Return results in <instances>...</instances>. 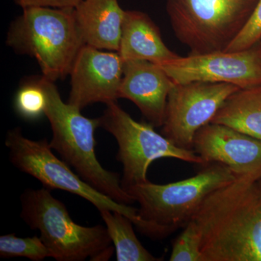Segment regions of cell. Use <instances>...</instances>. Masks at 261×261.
<instances>
[{"mask_svg": "<svg viewBox=\"0 0 261 261\" xmlns=\"http://www.w3.org/2000/svg\"><path fill=\"white\" fill-rule=\"evenodd\" d=\"M0 256L3 258L22 257L41 261L50 257V254L40 237L22 238L9 233L0 237Z\"/></svg>", "mask_w": 261, "mask_h": 261, "instance_id": "18", "label": "cell"}, {"mask_svg": "<svg viewBox=\"0 0 261 261\" xmlns=\"http://www.w3.org/2000/svg\"><path fill=\"white\" fill-rule=\"evenodd\" d=\"M202 166L195 176L182 181L157 185L148 180L127 189L140 205V217L168 237L193 219L211 193L236 180L224 165Z\"/></svg>", "mask_w": 261, "mask_h": 261, "instance_id": "6", "label": "cell"}, {"mask_svg": "<svg viewBox=\"0 0 261 261\" xmlns=\"http://www.w3.org/2000/svg\"><path fill=\"white\" fill-rule=\"evenodd\" d=\"M211 123L261 140V84L240 89L226 99Z\"/></svg>", "mask_w": 261, "mask_h": 261, "instance_id": "16", "label": "cell"}, {"mask_svg": "<svg viewBox=\"0 0 261 261\" xmlns=\"http://www.w3.org/2000/svg\"><path fill=\"white\" fill-rule=\"evenodd\" d=\"M47 97L39 79L27 81L19 88L15 98V108L22 118L35 120L45 115Z\"/></svg>", "mask_w": 261, "mask_h": 261, "instance_id": "19", "label": "cell"}, {"mask_svg": "<svg viewBox=\"0 0 261 261\" xmlns=\"http://www.w3.org/2000/svg\"><path fill=\"white\" fill-rule=\"evenodd\" d=\"M123 69L119 53L84 45L70 70L68 102L82 110L94 103L116 102Z\"/></svg>", "mask_w": 261, "mask_h": 261, "instance_id": "11", "label": "cell"}, {"mask_svg": "<svg viewBox=\"0 0 261 261\" xmlns=\"http://www.w3.org/2000/svg\"><path fill=\"white\" fill-rule=\"evenodd\" d=\"M261 39V0H258L255 9L243 30L230 43L224 51L245 50L253 47Z\"/></svg>", "mask_w": 261, "mask_h": 261, "instance_id": "21", "label": "cell"}, {"mask_svg": "<svg viewBox=\"0 0 261 261\" xmlns=\"http://www.w3.org/2000/svg\"><path fill=\"white\" fill-rule=\"evenodd\" d=\"M171 261H203L201 252V235L198 226L193 220L184 227V230L173 243Z\"/></svg>", "mask_w": 261, "mask_h": 261, "instance_id": "20", "label": "cell"}, {"mask_svg": "<svg viewBox=\"0 0 261 261\" xmlns=\"http://www.w3.org/2000/svg\"><path fill=\"white\" fill-rule=\"evenodd\" d=\"M258 0H166L175 35L190 54L224 51L240 32Z\"/></svg>", "mask_w": 261, "mask_h": 261, "instance_id": "7", "label": "cell"}, {"mask_svg": "<svg viewBox=\"0 0 261 261\" xmlns=\"http://www.w3.org/2000/svg\"><path fill=\"white\" fill-rule=\"evenodd\" d=\"M20 218L32 230L39 231L50 257L58 261H104L112 257L115 247L107 228L76 224L51 190L27 189L20 196Z\"/></svg>", "mask_w": 261, "mask_h": 261, "instance_id": "3", "label": "cell"}, {"mask_svg": "<svg viewBox=\"0 0 261 261\" xmlns=\"http://www.w3.org/2000/svg\"><path fill=\"white\" fill-rule=\"evenodd\" d=\"M106 106L104 113L99 118V127L116 139L118 146L117 159L123 165L122 186L126 191L130 187L148 181V168L157 160L171 158L205 165L193 149L180 148L156 132L152 125L136 121L116 102Z\"/></svg>", "mask_w": 261, "mask_h": 261, "instance_id": "8", "label": "cell"}, {"mask_svg": "<svg viewBox=\"0 0 261 261\" xmlns=\"http://www.w3.org/2000/svg\"><path fill=\"white\" fill-rule=\"evenodd\" d=\"M257 184H258L259 187H260L261 189V179L260 181H257Z\"/></svg>", "mask_w": 261, "mask_h": 261, "instance_id": "23", "label": "cell"}, {"mask_svg": "<svg viewBox=\"0 0 261 261\" xmlns=\"http://www.w3.org/2000/svg\"><path fill=\"white\" fill-rule=\"evenodd\" d=\"M38 79L47 97L44 116L53 130L49 142L51 149L82 179L99 192L119 203H135L133 196L122 186L118 173L106 170L98 161L94 133L99 127V118L84 116L80 109L62 99L55 82L43 75Z\"/></svg>", "mask_w": 261, "mask_h": 261, "instance_id": "2", "label": "cell"}, {"mask_svg": "<svg viewBox=\"0 0 261 261\" xmlns=\"http://www.w3.org/2000/svg\"><path fill=\"white\" fill-rule=\"evenodd\" d=\"M7 44L37 61L43 76L56 82L70 74L84 45L74 8H29L10 24Z\"/></svg>", "mask_w": 261, "mask_h": 261, "instance_id": "4", "label": "cell"}, {"mask_svg": "<svg viewBox=\"0 0 261 261\" xmlns=\"http://www.w3.org/2000/svg\"><path fill=\"white\" fill-rule=\"evenodd\" d=\"M176 84L203 82L232 84L240 89L261 84V44L238 51L178 56L158 63Z\"/></svg>", "mask_w": 261, "mask_h": 261, "instance_id": "10", "label": "cell"}, {"mask_svg": "<svg viewBox=\"0 0 261 261\" xmlns=\"http://www.w3.org/2000/svg\"><path fill=\"white\" fill-rule=\"evenodd\" d=\"M192 149L205 164L224 165L237 178L261 179V140L234 128L208 123L195 134Z\"/></svg>", "mask_w": 261, "mask_h": 261, "instance_id": "12", "label": "cell"}, {"mask_svg": "<svg viewBox=\"0 0 261 261\" xmlns=\"http://www.w3.org/2000/svg\"><path fill=\"white\" fill-rule=\"evenodd\" d=\"M203 261H261V189L236 178L211 193L192 219Z\"/></svg>", "mask_w": 261, "mask_h": 261, "instance_id": "1", "label": "cell"}, {"mask_svg": "<svg viewBox=\"0 0 261 261\" xmlns=\"http://www.w3.org/2000/svg\"><path fill=\"white\" fill-rule=\"evenodd\" d=\"M5 145L9 159L19 171L30 175L48 190L70 192L92 203L98 211H116L132 220L141 233L152 240H161L158 228L144 221L139 209L119 203L82 179L65 161L58 159L46 139L33 140L24 137L20 127L8 130Z\"/></svg>", "mask_w": 261, "mask_h": 261, "instance_id": "5", "label": "cell"}, {"mask_svg": "<svg viewBox=\"0 0 261 261\" xmlns=\"http://www.w3.org/2000/svg\"><path fill=\"white\" fill-rule=\"evenodd\" d=\"M74 10L84 45L118 53L126 14L118 0H82Z\"/></svg>", "mask_w": 261, "mask_h": 261, "instance_id": "14", "label": "cell"}, {"mask_svg": "<svg viewBox=\"0 0 261 261\" xmlns=\"http://www.w3.org/2000/svg\"><path fill=\"white\" fill-rule=\"evenodd\" d=\"M240 89L215 82L176 84L168 95L162 135L180 148L192 149L195 134L211 123L226 99Z\"/></svg>", "mask_w": 261, "mask_h": 261, "instance_id": "9", "label": "cell"}, {"mask_svg": "<svg viewBox=\"0 0 261 261\" xmlns=\"http://www.w3.org/2000/svg\"><path fill=\"white\" fill-rule=\"evenodd\" d=\"M112 240L118 261H160L142 245L135 234L132 220L116 211H99Z\"/></svg>", "mask_w": 261, "mask_h": 261, "instance_id": "17", "label": "cell"}, {"mask_svg": "<svg viewBox=\"0 0 261 261\" xmlns=\"http://www.w3.org/2000/svg\"><path fill=\"white\" fill-rule=\"evenodd\" d=\"M82 0H15L23 9L29 8H75Z\"/></svg>", "mask_w": 261, "mask_h": 261, "instance_id": "22", "label": "cell"}, {"mask_svg": "<svg viewBox=\"0 0 261 261\" xmlns=\"http://www.w3.org/2000/svg\"><path fill=\"white\" fill-rule=\"evenodd\" d=\"M259 42H260V44H261V39H260V40L259 41Z\"/></svg>", "mask_w": 261, "mask_h": 261, "instance_id": "24", "label": "cell"}, {"mask_svg": "<svg viewBox=\"0 0 261 261\" xmlns=\"http://www.w3.org/2000/svg\"><path fill=\"white\" fill-rule=\"evenodd\" d=\"M118 53L124 62L147 61L156 64L179 56L165 44L150 17L137 10H126Z\"/></svg>", "mask_w": 261, "mask_h": 261, "instance_id": "15", "label": "cell"}, {"mask_svg": "<svg viewBox=\"0 0 261 261\" xmlns=\"http://www.w3.org/2000/svg\"><path fill=\"white\" fill-rule=\"evenodd\" d=\"M175 85L169 75L156 63L125 61L118 97L135 103L149 124L163 126L168 95Z\"/></svg>", "mask_w": 261, "mask_h": 261, "instance_id": "13", "label": "cell"}]
</instances>
